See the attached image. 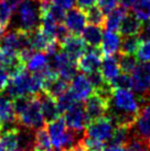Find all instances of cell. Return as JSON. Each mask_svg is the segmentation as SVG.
<instances>
[{
  "label": "cell",
  "instance_id": "cell-47",
  "mask_svg": "<svg viewBox=\"0 0 150 151\" xmlns=\"http://www.w3.org/2000/svg\"><path fill=\"white\" fill-rule=\"evenodd\" d=\"M13 151H21L20 149H17V150H13Z\"/></svg>",
  "mask_w": 150,
  "mask_h": 151
},
{
  "label": "cell",
  "instance_id": "cell-36",
  "mask_svg": "<svg viewBox=\"0 0 150 151\" xmlns=\"http://www.w3.org/2000/svg\"><path fill=\"white\" fill-rule=\"evenodd\" d=\"M118 4H119V0H98L97 1V7L102 10V12L105 16L117 8Z\"/></svg>",
  "mask_w": 150,
  "mask_h": 151
},
{
  "label": "cell",
  "instance_id": "cell-34",
  "mask_svg": "<svg viewBox=\"0 0 150 151\" xmlns=\"http://www.w3.org/2000/svg\"><path fill=\"white\" fill-rule=\"evenodd\" d=\"M86 12V17H87V21L92 24H97V25H103L105 20V14L102 12L97 6H94L92 8L85 10Z\"/></svg>",
  "mask_w": 150,
  "mask_h": 151
},
{
  "label": "cell",
  "instance_id": "cell-37",
  "mask_svg": "<svg viewBox=\"0 0 150 151\" xmlns=\"http://www.w3.org/2000/svg\"><path fill=\"white\" fill-rule=\"evenodd\" d=\"M9 80V73L7 70L2 66V64L0 63V93H2L4 91V88L7 86Z\"/></svg>",
  "mask_w": 150,
  "mask_h": 151
},
{
  "label": "cell",
  "instance_id": "cell-17",
  "mask_svg": "<svg viewBox=\"0 0 150 151\" xmlns=\"http://www.w3.org/2000/svg\"><path fill=\"white\" fill-rule=\"evenodd\" d=\"M25 68L31 73H43L45 72L50 65H49V55L45 52L37 51L32 52L28 60L25 61Z\"/></svg>",
  "mask_w": 150,
  "mask_h": 151
},
{
  "label": "cell",
  "instance_id": "cell-7",
  "mask_svg": "<svg viewBox=\"0 0 150 151\" xmlns=\"http://www.w3.org/2000/svg\"><path fill=\"white\" fill-rule=\"evenodd\" d=\"M130 127L133 134H130L129 137L150 142V101L144 104L138 117Z\"/></svg>",
  "mask_w": 150,
  "mask_h": 151
},
{
  "label": "cell",
  "instance_id": "cell-30",
  "mask_svg": "<svg viewBox=\"0 0 150 151\" xmlns=\"http://www.w3.org/2000/svg\"><path fill=\"white\" fill-rule=\"evenodd\" d=\"M56 101H58V106L61 114H64L69 108H71L72 106L74 105L75 103H77V99L75 98L74 94L72 93V91L69 88V91L64 93L63 95H61L60 97L56 98Z\"/></svg>",
  "mask_w": 150,
  "mask_h": 151
},
{
  "label": "cell",
  "instance_id": "cell-35",
  "mask_svg": "<svg viewBox=\"0 0 150 151\" xmlns=\"http://www.w3.org/2000/svg\"><path fill=\"white\" fill-rule=\"evenodd\" d=\"M82 146L86 151H103L105 148V142L100 141L97 139L91 138L88 136H84V138L82 139Z\"/></svg>",
  "mask_w": 150,
  "mask_h": 151
},
{
  "label": "cell",
  "instance_id": "cell-16",
  "mask_svg": "<svg viewBox=\"0 0 150 151\" xmlns=\"http://www.w3.org/2000/svg\"><path fill=\"white\" fill-rule=\"evenodd\" d=\"M121 39L120 35L115 31H108L103 33V39L100 43V51L102 54L105 56H112L117 54L120 50Z\"/></svg>",
  "mask_w": 150,
  "mask_h": 151
},
{
  "label": "cell",
  "instance_id": "cell-24",
  "mask_svg": "<svg viewBox=\"0 0 150 151\" xmlns=\"http://www.w3.org/2000/svg\"><path fill=\"white\" fill-rule=\"evenodd\" d=\"M34 149L42 151H49L52 149L50 136L45 128H39L34 132Z\"/></svg>",
  "mask_w": 150,
  "mask_h": 151
},
{
  "label": "cell",
  "instance_id": "cell-45",
  "mask_svg": "<svg viewBox=\"0 0 150 151\" xmlns=\"http://www.w3.org/2000/svg\"><path fill=\"white\" fill-rule=\"evenodd\" d=\"M39 2H44V1H48V0H38Z\"/></svg>",
  "mask_w": 150,
  "mask_h": 151
},
{
  "label": "cell",
  "instance_id": "cell-32",
  "mask_svg": "<svg viewBox=\"0 0 150 151\" xmlns=\"http://www.w3.org/2000/svg\"><path fill=\"white\" fill-rule=\"evenodd\" d=\"M109 84L112 87V89H116V88L130 89L131 88V76H130V74L120 72Z\"/></svg>",
  "mask_w": 150,
  "mask_h": 151
},
{
  "label": "cell",
  "instance_id": "cell-21",
  "mask_svg": "<svg viewBox=\"0 0 150 151\" xmlns=\"http://www.w3.org/2000/svg\"><path fill=\"white\" fill-rule=\"evenodd\" d=\"M128 13V10L124 6H118L117 8H115L112 12H109L108 14H106V18L104 20V28L108 31H119L120 24L124 18L126 17V14Z\"/></svg>",
  "mask_w": 150,
  "mask_h": 151
},
{
  "label": "cell",
  "instance_id": "cell-48",
  "mask_svg": "<svg viewBox=\"0 0 150 151\" xmlns=\"http://www.w3.org/2000/svg\"><path fill=\"white\" fill-rule=\"evenodd\" d=\"M148 21H150V19H149V20H148Z\"/></svg>",
  "mask_w": 150,
  "mask_h": 151
},
{
  "label": "cell",
  "instance_id": "cell-8",
  "mask_svg": "<svg viewBox=\"0 0 150 151\" xmlns=\"http://www.w3.org/2000/svg\"><path fill=\"white\" fill-rule=\"evenodd\" d=\"M29 40L32 50L45 52L46 54H51L58 50V41L44 32L40 27L29 32Z\"/></svg>",
  "mask_w": 150,
  "mask_h": 151
},
{
  "label": "cell",
  "instance_id": "cell-9",
  "mask_svg": "<svg viewBox=\"0 0 150 151\" xmlns=\"http://www.w3.org/2000/svg\"><path fill=\"white\" fill-rule=\"evenodd\" d=\"M60 44L61 50L76 63L87 50V44L85 43L83 38H81L77 34H69Z\"/></svg>",
  "mask_w": 150,
  "mask_h": 151
},
{
  "label": "cell",
  "instance_id": "cell-10",
  "mask_svg": "<svg viewBox=\"0 0 150 151\" xmlns=\"http://www.w3.org/2000/svg\"><path fill=\"white\" fill-rule=\"evenodd\" d=\"M108 101H109L107 98L103 97L96 92L93 93L87 99H85L84 107H85V111L87 114L89 122L107 115Z\"/></svg>",
  "mask_w": 150,
  "mask_h": 151
},
{
  "label": "cell",
  "instance_id": "cell-23",
  "mask_svg": "<svg viewBox=\"0 0 150 151\" xmlns=\"http://www.w3.org/2000/svg\"><path fill=\"white\" fill-rule=\"evenodd\" d=\"M82 38L88 45V47H98L103 39V31L100 25L92 24V23L86 25L82 32Z\"/></svg>",
  "mask_w": 150,
  "mask_h": 151
},
{
  "label": "cell",
  "instance_id": "cell-40",
  "mask_svg": "<svg viewBox=\"0 0 150 151\" xmlns=\"http://www.w3.org/2000/svg\"><path fill=\"white\" fill-rule=\"evenodd\" d=\"M103 151H126L125 145H117V143H108L105 146Z\"/></svg>",
  "mask_w": 150,
  "mask_h": 151
},
{
  "label": "cell",
  "instance_id": "cell-3",
  "mask_svg": "<svg viewBox=\"0 0 150 151\" xmlns=\"http://www.w3.org/2000/svg\"><path fill=\"white\" fill-rule=\"evenodd\" d=\"M13 104L19 126L31 130H37L43 127L45 120L38 95L13 99Z\"/></svg>",
  "mask_w": 150,
  "mask_h": 151
},
{
  "label": "cell",
  "instance_id": "cell-4",
  "mask_svg": "<svg viewBox=\"0 0 150 151\" xmlns=\"http://www.w3.org/2000/svg\"><path fill=\"white\" fill-rule=\"evenodd\" d=\"M18 28L31 32L39 28L41 21V9L38 0H22L17 7Z\"/></svg>",
  "mask_w": 150,
  "mask_h": 151
},
{
  "label": "cell",
  "instance_id": "cell-44",
  "mask_svg": "<svg viewBox=\"0 0 150 151\" xmlns=\"http://www.w3.org/2000/svg\"><path fill=\"white\" fill-rule=\"evenodd\" d=\"M4 30H1V29H0V38H1L2 35H4Z\"/></svg>",
  "mask_w": 150,
  "mask_h": 151
},
{
  "label": "cell",
  "instance_id": "cell-11",
  "mask_svg": "<svg viewBox=\"0 0 150 151\" xmlns=\"http://www.w3.org/2000/svg\"><path fill=\"white\" fill-rule=\"evenodd\" d=\"M0 125L2 126V129L19 126L16 118L13 99L7 94L0 95Z\"/></svg>",
  "mask_w": 150,
  "mask_h": 151
},
{
  "label": "cell",
  "instance_id": "cell-1",
  "mask_svg": "<svg viewBox=\"0 0 150 151\" xmlns=\"http://www.w3.org/2000/svg\"><path fill=\"white\" fill-rule=\"evenodd\" d=\"M140 101L136 94L129 89L116 88L108 101L107 116L112 118L115 126H131L140 113Z\"/></svg>",
  "mask_w": 150,
  "mask_h": 151
},
{
  "label": "cell",
  "instance_id": "cell-20",
  "mask_svg": "<svg viewBox=\"0 0 150 151\" xmlns=\"http://www.w3.org/2000/svg\"><path fill=\"white\" fill-rule=\"evenodd\" d=\"M0 146L4 151L19 149V126L6 128L0 131Z\"/></svg>",
  "mask_w": 150,
  "mask_h": 151
},
{
  "label": "cell",
  "instance_id": "cell-13",
  "mask_svg": "<svg viewBox=\"0 0 150 151\" xmlns=\"http://www.w3.org/2000/svg\"><path fill=\"white\" fill-rule=\"evenodd\" d=\"M87 17L85 10L79 8H71L65 13L64 18V24L66 29L72 34H82L84 28L86 27Z\"/></svg>",
  "mask_w": 150,
  "mask_h": 151
},
{
  "label": "cell",
  "instance_id": "cell-29",
  "mask_svg": "<svg viewBox=\"0 0 150 151\" xmlns=\"http://www.w3.org/2000/svg\"><path fill=\"white\" fill-rule=\"evenodd\" d=\"M118 63L120 71L127 74H131L135 67L137 66V59L133 58V55L124 54V53H118Z\"/></svg>",
  "mask_w": 150,
  "mask_h": 151
},
{
  "label": "cell",
  "instance_id": "cell-14",
  "mask_svg": "<svg viewBox=\"0 0 150 151\" xmlns=\"http://www.w3.org/2000/svg\"><path fill=\"white\" fill-rule=\"evenodd\" d=\"M70 89L79 101L87 99L88 97L95 92L88 76H86L84 73L83 74H76L72 78Z\"/></svg>",
  "mask_w": 150,
  "mask_h": 151
},
{
  "label": "cell",
  "instance_id": "cell-49",
  "mask_svg": "<svg viewBox=\"0 0 150 151\" xmlns=\"http://www.w3.org/2000/svg\"><path fill=\"white\" fill-rule=\"evenodd\" d=\"M85 151H86V150H85Z\"/></svg>",
  "mask_w": 150,
  "mask_h": 151
},
{
  "label": "cell",
  "instance_id": "cell-2",
  "mask_svg": "<svg viewBox=\"0 0 150 151\" xmlns=\"http://www.w3.org/2000/svg\"><path fill=\"white\" fill-rule=\"evenodd\" d=\"M45 72L31 73L25 67L13 72L9 75L4 94H7L12 99L39 95L44 91L46 81Z\"/></svg>",
  "mask_w": 150,
  "mask_h": 151
},
{
  "label": "cell",
  "instance_id": "cell-18",
  "mask_svg": "<svg viewBox=\"0 0 150 151\" xmlns=\"http://www.w3.org/2000/svg\"><path fill=\"white\" fill-rule=\"evenodd\" d=\"M69 88H70V82L64 80L60 75H56L50 78H46L43 92L56 99L66 91H69Z\"/></svg>",
  "mask_w": 150,
  "mask_h": 151
},
{
  "label": "cell",
  "instance_id": "cell-38",
  "mask_svg": "<svg viewBox=\"0 0 150 151\" xmlns=\"http://www.w3.org/2000/svg\"><path fill=\"white\" fill-rule=\"evenodd\" d=\"M51 2L58 6V7H61L64 10H69V9L74 7L76 0H51Z\"/></svg>",
  "mask_w": 150,
  "mask_h": 151
},
{
  "label": "cell",
  "instance_id": "cell-43",
  "mask_svg": "<svg viewBox=\"0 0 150 151\" xmlns=\"http://www.w3.org/2000/svg\"><path fill=\"white\" fill-rule=\"evenodd\" d=\"M33 151H42V150H38V149H33ZM49 151H62V150H58V149H51Z\"/></svg>",
  "mask_w": 150,
  "mask_h": 151
},
{
  "label": "cell",
  "instance_id": "cell-28",
  "mask_svg": "<svg viewBox=\"0 0 150 151\" xmlns=\"http://www.w3.org/2000/svg\"><path fill=\"white\" fill-rule=\"evenodd\" d=\"M129 126H124V125H117V126H115V130H114L112 139L109 140V143L125 145L127 142V140L129 139Z\"/></svg>",
  "mask_w": 150,
  "mask_h": 151
},
{
  "label": "cell",
  "instance_id": "cell-33",
  "mask_svg": "<svg viewBox=\"0 0 150 151\" xmlns=\"http://www.w3.org/2000/svg\"><path fill=\"white\" fill-rule=\"evenodd\" d=\"M126 151H150V142L138 138L129 137L125 143Z\"/></svg>",
  "mask_w": 150,
  "mask_h": 151
},
{
  "label": "cell",
  "instance_id": "cell-22",
  "mask_svg": "<svg viewBox=\"0 0 150 151\" xmlns=\"http://www.w3.org/2000/svg\"><path fill=\"white\" fill-rule=\"evenodd\" d=\"M100 71L102 73L103 77H104V80L106 82L110 83L121 72L120 67H119V63H118V59L115 58L114 55L105 56L104 59L102 60Z\"/></svg>",
  "mask_w": 150,
  "mask_h": 151
},
{
  "label": "cell",
  "instance_id": "cell-26",
  "mask_svg": "<svg viewBox=\"0 0 150 151\" xmlns=\"http://www.w3.org/2000/svg\"><path fill=\"white\" fill-rule=\"evenodd\" d=\"M13 8L7 0H0V29L6 30L12 20Z\"/></svg>",
  "mask_w": 150,
  "mask_h": 151
},
{
  "label": "cell",
  "instance_id": "cell-27",
  "mask_svg": "<svg viewBox=\"0 0 150 151\" xmlns=\"http://www.w3.org/2000/svg\"><path fill=\"white\" fill-rule=\"evenodd\" d=\"M131 8L133 12L142 22H146L150 19V0H136Z\"/></svg>",
  "mask_w": 150,
  "mask_h": 151
},
{
  "label": "cell",
  "instance_id": "cell-6",
  "mask_svg": "<svg viewBox=\"0 0 150 151\" xmlns=\"http://www.w3.org/2000/svg\"><path fill=\"white\" fill-rule=\"evenodd\" d=\"M64 120L66 124L67 128L77 131V132H83L84 129H86L89 119L87 117V114L85 111V107L81 103H75L71 108H69L64 113Z\"/></svg>",
  "mask_w": 150,
  "mask_h": 151
},
{
  "label": "cell",
  "instance_id": "cell-46",
  "mask_svg": "<svg viewBox=\"0 0 150 151\" xmlns=\"http://www.w3.org/2000/svg\"><path fill=\"white\" fill-rule=\"evenodd\" d=\"M0 151H4V149H2V147H1V146H0Z\"/></svg>",
  "mask_w": 150,
  "mask_h": 151
},
{
  "label": "cell",
  "instance_id": "cell-5",
  "mask_svg": "<svg viewBox=\"0 0 150 151\" xmlns=\"http://www.w3.org/2000/svg\"><path fill=\"white\" fill-rule=\"evenodd\" d=\"M114 130H115V124L112 120V118L106 115L104 117L97 118L88 122L85 130V134L91 138L106 142L112 139Z\"/></svg>",
  "mask_w": 150,
  "mask_h": 151
},
{
  "label": "cell",
  "instance_id": "cell-25",
  "mask_svg": "<svg viewBox=\"0 0 150 151\" xmlns=\"http://www.w3.org/2000/svg\"><path fill=\"white\" fill-rule=\"evenodd\" d=\"M141 41L139 35H128L124 37L120 44V50L118 53H124V54L133 55L138 49V45Z\"/></svg>",
  "mask_w": 150,
  "mask_h": 151
},
{
  "label": "cell",
  "instance_id": "cell-41",
  "mask_svg": "<svg viewBox=\"0 0 150 151\" xmlns=\"http://www.w3.org/2000/svg\"><path fill=\"white\" fill-rule=\"evenodd\" d=\"M119 2L121 4V6H124L126 8H131L133 4L136 2V0H119Z\"/></svg>",
  "mask_w": 150,
  "mask_h": 151
},
{
  "label": "cell",
  "instance_id": "cell-12",
  "mask_svg": "<svg viewBox=\"0 0 150 151\" xmlns=\"http://www.w3.org/2000/svg\"><path fill=\"white\" fill-rule=\"evenodd\" d=\"M102 63V51L98 47H89L86 50L77 61V68L84 74H91L93 72L100 71Z\"/></svg>",
  "mask_w": 150,
  "mask_h": 151
},
{
  "label": "cell",
  "instance_id": "cell-31",
  "mask_svg": "<svg viewBox=\"0 0 150 151\" xmlns=\"http://www.w3.org/2000/svg\"><path fill=\"white\" fill-rule=\"evenodd\" d=\"M135 55L139 62H150V39H141Z\"/></svg>",
  "mask_w": 150,
  "mask_h": 151
},
{
  "label": "cell",
  "instance_id": "cell-15",
  "mask_svg": "<svg viewBox=\"0 0 150 151\" xmlns=\"http://www.w3.org/2000/svg\"><path fill=\"white\" fill-rule=\"evenodd\" d=\"M38 96L40 99V103H41L42 114H43V117H44L45 122H52L62 115L60 109H58V101L54 97L48 95L44 92L40 93Z\"/></svg>",
  "mask_w": 150,
  "mask_h": 151
},
{
  "label": "cell",
  "instance_id": "cell-19",
  "mask_svg": "<svg viewBox=\"0 0 150 151\" xmlns=\"http://www.w3.org/2000/svg\"><path fill=\"white\" fill-rule=\"evenodd\" d=\"M142 21L133 12H128L119 28V33L124 37L139 35L142 30Z\"/></svg>",
  "mask_w": 150,
  "mask_h": 151
},
{
  "label": "cell",
  "instance_id": "cell-39",
  "mask_svg": "<svg viewBox=\"0 0 150 151\" xmlns=\"http://www.w3.org/2000/svg\"><path fill=\"white\" fill-rule=\"evenodd\" d=\"M98 0H76V4L81 9L83 10H87V9L92 8L94 6H96Z\"/></svg>",
  "mask_w": 150,
  "mask_h": 151
},
{
  "label": "cell",
  "instance_id": "cell-42",
  "mask_svg": "<svg viewBox=\"0 0 150 151\" xmlns=\"http://www.w3.org/2000/svg\"><path fill=\"white\" fill-rule=\"evenodd\" d=\"M7 1L11 4V7H12L13 9H17V7L21 4L22 0H7Z\"/></svg>",
  "mask_w": 150,
  "mask_h": 151
}]
</instances>
